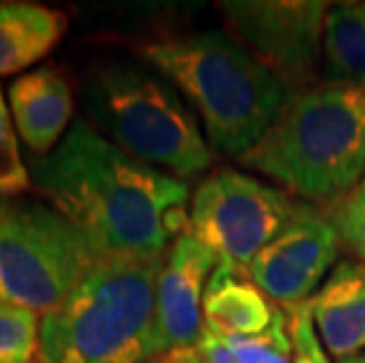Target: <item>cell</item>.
<instances>
[{
  "label": "cell",
  "mask_w": 365,
  "mask_h": 363,
  "mask_svg": "<svg viewBox=\"0 0 365 363\" xmlns=\"http://www.w3.org/2000/svg\"><path fill=\"white\" fill-rule=\"evenodd\" d=\"M31 189L115 257L160 260L189 231L184 180L118 149L88 121H76L48 156L31 160Z\"/></svg>",
  "instance_id": "cell-1"
},
{
  "label": "cell",
  "mask_w": 365,
  "mask_h": 363,
  "mask_svg": "<svg viewBox=\"0 0 365 363\" xmlns=\"http://www.w3.org/2000/svg\"><path fill=\"white\" fill-rule=\"evenodd\" d=\"M238 160L299 198H344L365 177V85L325 81L287 95L267 135Z\"/></svg>",
  "instance_id": "cell-2"
},
{
  "label": "cell",
  "mask_w": 365,
  "mask_h": 363,
  "mask_svg": "<svg viewBox=\"0 0 365 363\" xmlns=\"http://www.w3.org/2000/svg\"><path fill=\"white\" fill-rule=\"evenodd\" d=\"M149 68L175 85L205 126L207 144L243 156L281 113L287 88L224 31H198L137 48Z\"/></svg>",
  "instance_id": "cell-3"
},
{
  "label": "cell",
  "mask_w": 365,
  "mask_h": 363,
  "mask_svg": "<svg viewBox=\"0 0 365 363\" xmlns=\"http://www.w3.org/2000/svg\"><path fill=\"white\" fill-rule=\"evenodd\" d=\"M163 260L106 255L57 312L41 319L36 363H149L158 354Z\"/></svg>",
  "instance_id": "cell-4"
},
{
  "label": "cell",
  "mask_w": 365,
  "mask_h": 363,
  "mask_svg": "<svg viewBox=\"0 0 365 363\" xmlns=\"http://www.w3.org/2000/svg\"><path fill=\"white\" fill-rule=\"evenodd\" d=\"M85 106L118 149L177 180L212 163L193 113L153 68L130 61L97 66L85 81Z\"/></svg>",
  "instance_id": "cell-5"
},
{
  "label": "cell",
  "mask_w": 365,
  "mask_h": 363,
  "mask_svg": "<svg viewBox=\"0 0 365 363\" xmlns=\"http://www.w3.org/2000/svg\"><path fill=\"white\" fill-rule=\"evenodd\" d=\"M106 255L45 200L0 198V302L48 316Z\"/></svg>",
  "instance_id": "cell-6"
},
{
  "label": "cell",
  "mask_w": 365,
  "mask_h": 363,
  "mask_svg": "<svg viewBox=\"0 0 365 363\" xmlns=\"http://www.w3.org/2000/svg\"><path fill=\"white\" fill-rule=\"evenodd\" d=\"M297 210L299 203H292L281 189L224 168L193 191L189 231L212 248L220 262L247 272L250 262L292 222Z\"/></svg>",
  "instance_id": "cell-7"
},
{
  "label": "cell",
  "mask_w": 365,
  "mask_h": 363,
  "mask_svg": "<svg viewBox=\"0 0 365 363\" xmlns=\"http://www.w3.org/2000/svg\"><path fill=\"white\" fill-rule=\"evenodd\" d=\"M240 45L287 90H304L323 59L330 5L323 0H229L220 3Z\"/></svg>",
  "instance_id": "cell-8"
},
{
  "label": "cell",
  "mask_w": 365,
  "mask_h": 363,
  "mask_svg": "<svg viewBox=\"0 0 365 363\" xmlns=\"http://www.w3.org/2000/svg\"><path fill=\"white\" fill-rule=\"evenodd\" d=\"M341 250L337 231L321 210L299 203L292 222L250 262L255 285L283 309L309 302Z\"/></svg>",
  "instance_id": "cell-9"
},
{
  "label": "cell",
  "mask_w": 365,
  "mask_h": 363,
  "mask_svg": "<svg viewBox=\"0 0 365 363\" xmlns=\"http://www.w3.org/2000/svg\"><path fill=\"white\" fill-rule=\"evenodd\" d=\"M220 265L212 248L186 231L163 260L156 288V352L193 349L203 333V295ZM156 354V357H158Z\"/></svg>",
  "instance_id": "cell-10"
},
{
  "label": "cell",
  "mask_w": 365,
  "mask_h": 363,
  "mask_svg": "<svg viewBox=\"0 0 365 363\" xmlns=\"http://www.w3.org/2000/svg\"><path fill=\"white\" fill-rule=\"evenodd\" d=\"M7 102L17 135L36 156L57 149L73 116L71 83L59 68L41 66L19 76L7 90Z\"/></svg>",
  "instance_id": "cell-11"
},
{
  "label": "cell",
  "mask_w": 365,
  "mask_h": 363,
  "mask_svg": "<svg viewBox=\"0 0 365 363\" xmlns=\"http://www.w3.org/2000/svg\"><path fill=\"white\" fill-rule=\"evenodd\" d=\"M316 333L337 361L365 349V262L341 260L309 300Z\"/></svg>",
  "instance_id": "cell-12"
},
{
  "label": "cell",
  "mask_w": 365,
  "mask_h": 363,
  "mask_svg": "<svg viewBox=\"0 0 365 363\" xmlns=\"http://www.w3.org/2000/svg\"><path fill=\"white\" fill-rule=\"evenodd\" d=\"M278 307L255 285L250 274L220 262L203 295V326L220 337H252L271 328Z\"/></svg>",
  "instance_id": "cell-13"
},
{
  "label": "cell",
  "mask_w": 365,
  "mask_h": 363,
  "mask_svg": "<svg viewBox=\"0 0 365 363\" xmlns=\"http://www.w3.org/2000/svg\"><path fill=\"white\" fill-rule=\"evenodd\" d=\"M68 19L54 7L29 0L0 3V76L26 71L64 38Z\"/></svg>",
  "instance_id": "cell-14"
},
{
  "label": "cell",
  "mask_w": 365,
  "mask_h": 363,
  "mask_svg": "<svg viewBox=\"0 0 365 363\" xmlns=\"http://www.w3.org/2000/svg\"><path fill=\"white\" fill-rule=\"evenodd\" d=\"M323 71L328 81L365 85V3L330 7L323 36Z\"/></svg>",
  "instance_id": "cell-15"
},
{
  "label": "cell",
  "mask_w": 365,
  "mask_h": 363,
  "mask_svg": "<svg viewBox=\"0 0 365 363\" xmlns=\"http://www.w3.org/2000/svg\"><path fill=\"white\" fill-rule=\"evenodd\" d=\"M41 319L24 307L0 302V363H36Z\"/></svg>",
  "instance_id": "cell-16"
},
{
  "label": "cell",
  "mask_w": 365,
  "mask_h": 363,
  "mask_svg": "<svg viewBox=\"0 0 365 363\" xmlns=\"http://www.w3.org/2000/svg\"><path fill=\"white\" fill-rule=\"evenodd\" d=\"M240 363H292V337L287 314L278 309L274 323L262 335L224 337Z\"/></svg>",
  "instance_id": "cell-17"
},
{
  "label": "cell",
  "mask_w": 365,
  "mask_h": 363,
  "mask_svg": "<svg viewBox=\"0 0 365 363\" xmlns=\"http://www.w3.org/2000/svg\"><path fill=\"white\" fill-rule=\"evenodd\" d=\"M31 189V170L19 151L10 104L0 92V198H21Z\"/></svg>",
  "instance_id": "cell-18"
},
{
  "label": "cell",
  "mask_w": 365,
  "mask_h": 363,
  "mask_svg": "<svg viewBox=\"0 0 365 363\" xmlns=\"http://www.w3.org/2000/svg\"><path fill=\"white\" fill-rule=\"evenodd\" d=\"M325 220L337 231L341 248H346L359 262H365V196L346 194L321 208Z\"/></svg>",
  "instance_id": "cell-19"
},
{
  "label": "cell",
  "mask_w": 365,
  "mask_h": 363,
  "mask_svg": "<svg viewBox=\"0 0 365 363\" xmlns=\"http://www.w3.org/2000/svg\"><path fill=\"white\" fill-rule=\"evenodd\" d=\"M287 321H290L292 337V363H330L321 337L316 333L309 302L287 309Z\"/></svg>",
  "instance_id": "cell-20"
},
{
  "label": "cell",
  "mask_w": 365,
  "mask_h": 363,
  "mask_svg": "<svg viewBox=\"0 0 365 363\" xmlns=\"http://www.w3.org/2000/svg\"><path fill=\"white\" fill-rule=\"evenodd\" d=\"M196 352H198V357L203 359V363H240L236 354L231 352L227 339L210 333L207 328H203V333H200Z\"/></svg>",
  "instance_id": "cell-21"
},
{
  "label": "cell",
  "mask_w": 365,
  "mask_h": 363,
  "mask_svg": "<svg viewBox=\"0 0 365 363\" xmlns=\"http://www.w3.org/2000/svg\"><path fill=\"white\" fill-rule=\"evenodd\" d=\"M149 363H203V359L198 357L196 347L193 349H173V352H163L158 357H153Z\"/></svg>",
  "instance_id": "cell-22"
},
{
  "label": "cell",
  "mask_w": 365,
  "mask_h": 363,
  "mask_svg": "<svg viewBox=\"0 0 365 363\" xmlns=\"http://www.w3.org/2000/svg\"><path fill=\"white\" fill-rule=\"evenodd\" d=\"M354 191H356V194H361V196H365V177H363V182H361V184H359V187H356Z\"/></svg>",
  "instance_id": "cell-23"
},
{
  "label": "cell",
  "mask_w": 365,
  "mask_h": 363,
  "mask_svg": "<svg viewBox=\"0 0 365 363\" xmlns=\"http://www.w3.org/2000/svg\"><path fill=\"white\" fill-rule=\"evenodd\" d=\"M339 363H363L361 357H354V359H346V361H339Z\"/></svg>",
  "instance_id": "cell-24"
},
{
  "label": "cell",
  "mask_w": 365,
  "mask_h": 363,
  "mask_svg": "<svg viewBox=\"0 0 365 363\" xmlns=\"http://www.w3.org/2000/svg\"><path fill=\"white\" fill-rule=\"evenodd\" d=\"M361 361H363V363H365V354H363V357H361Z\"/></svg>",
  "instance_id": "cell-25"
}]
</instances>
